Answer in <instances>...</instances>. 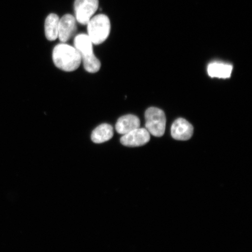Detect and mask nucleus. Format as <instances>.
Wrapping results in <instances>:
<instances>
[{
  "instance_id": "3",
  "label": "nucleus",
  "mask_w": 252,
  "mask_h": 252,
  "mask_svg": "<svg viewBox=\"0 0 252 252\" xmlns=\"http://www.w3.org/2000/svg\"><path fill=\"white\" fill-rule=\"evenodd\" d=\"M110 29L109 18L105 14L94 16L87 24L88 36L94 45H100L108 38Z\"/></svg>"
},
{
  "instance_id": "6",
  "label": "nucleus",
  "mask_w": 252,
  "mask_h": 252,
  "mask_svg": "<svg viewBox=\"0 0 252 252\" xmlns=\"http://www.w3.org/2000/svg\"><path fill=\"white\" fill-rule=\"evenodd\" d=\"M150 140V134L147 129L139 127L123 135L121 142L126 147H137L144 146Z\"/></svg>"
},
{
  "instance_id": "9",
  "label": "nucleus",
  "mask_w": 252,
  "mask_h": 252,
  "mask_svg": "<svg viewBox=\"0 0 252 252\" xmlns=\"http://www.w3.org/2000/svg\"><path fill=\"white\" fill-rule=\"evenodd\" d=\"M140 127V121L137 116L127 115L120 118L116 123L115 128L118 133L125 135Z\"/></svg>"
},
{
  "instance_id": "11",
  "label": "nucleus",
  "mask_w": 252,
  "mask_h": 252,
  "mask_svg": "<svg viewBox=\"0 0 252 252\" xmlns=\"http://www.w3.org/2000/svg\"><path fill=\"white\" fill-rule=\"evenodd\" d=\"M113 128L111 125L103 124L94 129L91 134V140L95 144H102L111 139Z\"/></svg>"
},
{
  "instance_id": "5",
  "label": "nucleus",
  "mask_w": 252,
  "mask_h": 252,
  "mask_svg": "<svg viewBox=\"0 0 252 252\" xmlns=\"http://www.w3.org/2000/svg\"><path fill=\"white\" fill-rule=\"evenodd\" d=\"M99 0H75V19L81 25H87L98 9Z\"/></svg>"
},
{
  "instance_id": "1",
  "label": "nucleus",
  "mask_w": 252,
  "mask_h": 252,
  "mask_svg": "<svg viewBox=\"0 0 252 252\" xmlns=\"http://www.w3.org/2000/svg\"><path fill=\"white\" fill-rule=\"evenodd\" d=\"M52 59L56 67L66 72L77 70L82 63L81 55L78 50L74 46L65 43L58 44L55 47Z\"/></svg>"
},
{
  "instance_id": "2",
  "label": "nucleus",
  "mask_w": 252,
  "mask_h": 252,
  "mask_svg": "<svg viewBox=\"0 0 252 252\" xmlns=\"http://www.w3.org/2000/svg\"><path fill=\"white\" fill-rule=\"evenodd\" d=\"M74 45L81 55V62L83 63L85 70L90 73L98 72L101 63L94 54L93 43L88 34H77L74 38Z\"/></svg>"
},
{
  "instance_id": "7",
  "label": "nucleus",
  "mask_w": 252,
  "mask_h": 252,
  "mask_svg": "<svg viewBox=\"0 0 252 252\" xmlns=\"http://www.w3.org/2000/svg\"><path fill=\"white\" fill-rule=\"evenodd\" d=\"M76 19L73 15L65 14L60 19L58 38L62 43L70 40L77 31Z\"/></svg>"
},
{
  "instance_id": "4",
  "label": "nucleus",
  "mask_w": 252,
  "mask_h": 252,
  "mask_svg": "<svg viewBox=\"0 0 252 252\" xmlns=\"http://www.w3.org/2000/svg\"><path fill=\"white\" fill-rule=\"evenodd\" d=\"M146 127L149 133L156 137H161L165 133L166 116L161 109L150 108L146 110Z\"/></svg>"
},
{
  "instance_id": "8",
  "label": "nucleus",
  "mask_w": 252,
  "mask_h": 252,
  "mask_svg": "<svg viewBox=\"0 0 252 252\" xmlns=\"http://www.w3.org/2000/svg\"><path fill=\"white\" fill-rule=\"evenodd\" d=\"M193 134V127L187 120L179 118L173 123L171 127V135L177 140H188Z\"/></svg>"
},
{
  "instance_id": "10",
  "label": "nucleus",
  "mask_w": 252,
  "mask_h": 252,
  "mask_svg": "<svg viewBox=\"0 0 252 252\" xmlns=\"http://www.w3.org/2000/svg\"><path fill=\"white\" fill-rule=\"evenodd\" d=\"M233 67L231 64L213 62L208 66L207 72L212 78H228L231 77Z\"/></svg>"
},
{
  "instance_id": "12",
  "label": "nucleus",
  "mask_w": 252,
  "mask_h": 252,
  "mask_svg": "<svg viewBox=\"0 0 252 252\" xmlns=\"http://www.w3.org/2000/svg\"><path fill=\"white\" fill-rule=\"evenodd\" d=\"M60 18L55 14L47 16L45 23V32L46 39L54 41L58 38V30Z\"/></svg>"
}]
</instances>
